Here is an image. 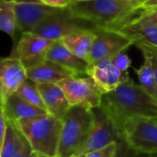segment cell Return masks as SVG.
Wrapping results in <instances>:
<instances>
[{"label": "cell", "instance_id": "7402d4cb", "mask_svg": "<svg viewBox=\"0 0 157 157\" xmlns=\"http://www.w3.org/2000/svg\"><path fill=\"white\" fill-rule=\"evenodd\" d=\"M16 94L20 97L23 100L28 102L29 104L41 109L46 111V108L44 102L42 100L40 92L38 87V84L34 81L28 78L17 90Z\"/></svg>", "mask_w": 157, "mask_h": 157}, {"label": "cell", "instance_id": "7a4b0ae2", "mask_svg": "<svg viewBox=\"0 0 157 157\" xmlns=\"http://www.w3.org/2000/svg\"><path fill=\"white\" fill-rule=\"evenodd\" d=\"M68 9L75 17L86 19L98 28L117 29L127 22L140 17L144 11L140 2L120 0H93L69 5Z\"/></svg>", "mask_w": 157, "mask_h": 157}, {"label": "cell", "instance_id": "d6a6232c", "mask_svg": "<svg viewBox=\"0 0 157 157\" xmlns=\"http://www.w3.org/2000/svg\"><path fill=\"white\" fill-rule=\"evenodd\" d=\"M120 1H122V2H140L139 0H120Z\"/></svg>", "mask_w": 157, "mask_h": 157}, {"label": "cell", "instance_id": "277c9868", "mask_svg": "<svg viewBox=\"0 0 157 157\" xmlns=\"http://www.w3.org/2000/svg\"><path fill=\"white\" fill-rule=\"evenodd\" d=\"M93 111L82 106H73L62 119V132L58 157L75 155L88 139L93 126Z\"/></svg>", "mask_w": 157, "mask_h": 157}, {"label": "cell", "instance_id": "4fadbf2b", "mask_svg": "<svg viewBox=\"0 0 157 157\" xmlns=\"http://www.w3.org/2000/svg\"><path fill=\"white\" fill-rule=\"evenodd\" d=\"M63 8L53 7L38 3H15L18 30L22 33L33 32L34 29L51 16Z\"/></svg>", "mask_w": 157, "mask_h": 157}, {"label": "cell", "instance_id": "2e32d148", "mask_svg": "<svg viewBox=\"0 0 157 157\" xmlns=\"http://www.w3.org/2000/svg\"><path fill=\"white\" fill-rule=\"evenodd\" d=\"M27 72L28 78L37 84H58L64 79L80 76L77 73L49 60L28 69Z\"/></svg>", "mask_w": 157, "mask_h": 157}, {"label": "cell", "instance_id": "4316f807", "mask_svg": "<svg viewBox=\"0 0 157 157\" xmlns=\"http://www.w3.org/2000/svg\"><path fill=\"white\" fill-rule=\"evenodd\" d=\"M136 47H138L142 51L143 53H145L150 57L152 67H153L154 74H155V77L157 83V50L150 49V48H147L144 46H136Z\"/></svg>", "mask_w": 157, "mask_h": 157}, {"label": "cell", "instance_id": "4dcf8cb0", "mask_svg": "<svg viewBox=\"0 0 157 157\" xmlns=\"http://www.w3.org/2000/svg\"><path fill=\"white\" fill-rule=\"evenodd\" d=\"M14 3L21 4V3H38V4H43L41 0H11Z\"/></svg>", "mask_w": 157, "mask_h": 157}, {"label": "cell", "instance_id": "d4e9b609", "mask_svg": "<svg viewBox=\"0 0 157 157\" xmlns=\"http://www.w3.org/2000/svg\"><path fill=\"white\" fill-rule=\"evenodd\" d=\"M112 63L121 72H128V69L132 65V61L129 56L124 52H121L111 59Z\"/></svg>", "mask_w": 157, "mask_h": 157}, {"label": "cell", "instance_id": "9a60e30c", "mask_svg": "<svg viewBox=\"0 0 157 157\" xmlns=\"http://www.w3.org/2000/svg\"><path fill=\"white\" fill-rule=\"evenodd\" d=\"M0 110L4 112L8 123L13 126H17L25 121L48 114L47 111L29 104L16 93L11 95L3 104H1Z\"/></svg>", "mask_w": 157, "mask_h": 157}, {"label": "cell", "instance_id": "7c38bea8", "mask_svg": "<svg viewBox=\"0 0 157 157\" xmlns=\"http://www.w3.org/2000/svg\"><path fill=\"white\" fill-rule=\"evenodd\" d=\"M86 75L95 81L103 94L110 93L121 84L131 80L129 73L119 70L109 59L89 64Z\"/></svg>", "mask_w": 157, "mask_h": 157}, {"label": "cell", "instance_id": "52a82bcc", "mask_svg": "<svg viewBox=\"0 0 157 157\" xmlns=\"http://www.w3.org/2000/svg\"><path fill=\"white\" fill-rule=\"evenodd\" d=\"M71 107L82 106L89 109L99 108L103 92L90 76H75L58 83Z\"/></svg>", "mask_w": 157, "mask_h": 157}, {"label": "cell", "instance_id": "e575fe53", "mask_svg": "<svg viewBox=\"0 0 157 157\" xmlns=\"http://www.w3.org/2000/svg\"><path fill=\"white\" fill-rule=\"evenodd\" d=\"M35 157H47V156H45V155H38V154H37Z\"/></svg>", "mask_w": 157, "mask_h": 157}, {"label": "cell", "instance_id": "ac0fdd59", "mask_svg": "<svg viewBox=\"0 0 157 157\" xmlns=\"http://www.w3.org/2000/svg\"><path fill=\"white\" fill-rule=\"evenodd\" d=\"M47 60L72 70L79 75H86V71L89 66L88 62L71 52L63 45L61 40H55L47 54Z\"/></svg>", "mask_w": 157, "mask_h": 157}, {"label": "cell", "instance_id": "d6986e66", "mask_svg": "<svg viewBox=\"0 0 157 157\" xmlns=\"http://www.w3.org/2000/svg\"><path fill=\"white\" fill-rule=\"evenodd\" d=\"M96 37L97 34L95 30L86 29L70 34L61 40L71 52L88 62Z\"/></svg>", "mask_w": 157, "mask_h": 157}, {"label": "cell", "instance_id": "836d02e7", "mask_svg": "<svg viewBox=\"0 0 157 157\" xmlns=\"http://www.w3.org/2000/svg\"><path fill=\"white\" fill-rule=\"evenodd\" d=\"M147 157H157V154H152V155H148Z\"/></svg>", "mask_w": 157, "mask_h": 157}, {"label": "cell", "instance_id": "8d00e7d4", "mask_svg": "<svg viewBox=\"0 0 157 157\" xmlns=\"http://www.w3.org/2000/svg\"><path fill=\"white\" fill-rule=\"evenodd\" d=\"M139 1H140L141 3H144V1H146V0H139Z\"/></svg>", "mask_w": 157, "mask_h": 157}, {"label": "cell", "instance_id": "ffe728a7", "mask_svg": "<svg viewBox=\"0 0 157 157\" xmlns=\"http://www.w3.org/2000/svg\"><path fill=\"white\" fill-rule=\"evenodd\" d=\"M144 62L139 69H134V72L138 77L139 85L155 99L157 100V83L155 77L154 70L152 67L150 57L143 53Z\"/></svg>", "mask_w": 157, "mask_h": 157}, {"label": "cell", "instance_id": "603a6c76", "mask_svg": "<svg viewBox=\"0 0 157 157\" xmlns=\"http://www.w3.org/2000/svg\"><path fill=\"white\" fill-rule=\"evenodd\" d=\"M21 139L22 133L15 126L8 123L5 141L0 145V157H14L20 146Z\"/></svg>", "mask_w": 157, "mask_h": 157}, {"label": "cell", "instance_id": "8fae6325", "mask_svg": "<svg viewBox=\"0 0 157 157\" xmlns=\"http://www.w3.org/2000/svg\"><path fill=\"white\" fill-rule=\"evenodd\" d=\"M28 79V72L16 56L3 58L0 62V100L3 104Z\"/></svg>", "mask_w": 157, "mask_h": 157}, {"label": "cell", "instance_id": "6da1fadb", "mask_svg": "<svg viewBox=\"0 0 157 157\" xmlns=\"http://www.w3.org/2000/svg\"><path fill=\"white\" fill-rule=\"evenodd\" d=\"M100 108L113 121L121 139L123 124L127 120L157 118V100L132 79L114 91L104 94Z\"/></svg>", "mask_w": 157, "mask_h": 157}, {"label": "cell", "instance_id": "f546056e", "mask_svg": "<svg viewBox=\"0 0 157 157\" xmlns=\"http://www.w3.org/2000/svg\"><path fill=\"white\" fill-rule=\"evenodd\" d=\"M142 6L144 8L157 6V0H146L144 3H142Z\"/></svg>", "mask_w": 157, "mask_h": 157}, {"label": "cell", "instance_id": "484cf974", "mask_svg": "<svg viewBox=\"0 0 157 157\" xmlns=\"http://www.w3.org/2000/svg\"><path fill=\"white\" fill-rule=\"evenodd\" d=\"M36 155L37 154L34 153V151H33L31 145L29 144V143L28 142V140L22 134L20 146L14 157H35Z\"/></svg>", "mask_w": 157, "mask_h": 157}, {"label": "cell", "instance_id": "d590c367", "mask_svg": "<svg viewBox=\"0 0 157 157\" xmlns=\"http://www.w3.org/2000/svg\"><path fill=\"white\" fill-rule=\"evenodd\" d=\"M79 1H81V2H86V1H93V0H79ZM78 1V2H79Z\"/></svg>", "mask_w": 157, "mask_h": 157}, {"label": "cell", "instance_id": "3957f363", "mask_svg": "<svg viewBox=\"0 0 157 157\" xmlns=\"http://www.w3.org/2000/svg\"><path fill=\"white\" fill-rule=\"evenodd\" d=\"M62 126V120L45 114L20 122L15 127L25 136L34 153L58 157Z\"/></svg>", "mask_w": 157, "mask_h": 157}, {"label": "cell", "instance_id": "e0dca14e", "mask_svg": "<svg viewBox=\"0 0 157 157\" xmlns=\"http://www.w3.org/2000/svg\"><path fill=\"white\" fill-rule=\"evenodd\" d=\"M38 87L47 113L62 120L71 108L63 88L58 84H38Z\"/></svg>", "mask_w": 157, "mask_h": 157}, {"label": "cell", "instance_id": "8992f818", "mask_svg": "<svg viewBox=\"0 0 157 157\" xmlns=\"http://www.w3.org/2000/svg\"><path fill=\"white\" fill-rule=\"evenodd\" d=\"M97 29L98 27L90 21L72 15L66 7L44 20L32 33L52 40H58L80 30H96Z\"/></svg>", "mask_w": 157, "mask_h": 157}, {"label": "cell", "instance_id": "83f0119b", "mask_svg": "<svg viewBox=\"0 0 157 157\" xmlns=\"http://www.w3.org/2000/svg\"><path fill=\"white\" fill-rule=\"evenodd\" d=\"M142 17L157 25V6L145 8L142 14Z\"/></svg>", "mask_w": 157, "mask_h": 157}, {"label": "cell", "instance_id": "cb8c5ba5", "mask_svg": "<svg viewBox=\"0 0 157 157\" xmlns=\"http://www.w3.org/2000/svg\"><path fill=\"white\" fill-rule=\"evenodd\" d=\"M118 152V143H112L108 146L91 152L84 157H116Z\"/></svg>", "mask_w": 157, "mask_h": 157}, {"label": "cell", "instance_id": "5b68a950", "mask_svg": "<svg viewBox=\"0 0 157 157\" xmlns=\"http://www.w3.org/2000/svg\"><path fill=\"white\" fill-rule=\"evenodd\" d=\"M122 141L140 154H157V118L127 120L122 128Z\"/></svg>", "mask_w": 157, "mask_h": 157}, {"label": "cell", "instance_id": "ba28073f", "mask_svg": "<svg viewBox=\"0 0 157 157\" xmlns=\"http://www.w3.org/2000/svg\"><path fill=\"white\" fill-rule=\"evenodd\" d=\"M92 111L94 120L90 135L85 144L75 155L76 157H84L86 155L102 149L112 143L122 141L115 124L100 107L92 109Z\"/></svg>", "mask_w": 157, "mask_h": 157}, {"label": "cell", "instance_id": "9c48e42d", "mask_svg": "<svg viewBox=\"0 0 157 157\" xmlns=\"http://www.w3.org/2000/svg\"><path fill=\"white\" fill-rule=\"evenodd\" d=\"M95 32L97 37L88 58L89 64L102 60H111L130 46L134 45L131 39L117 30L98 28Z\"/></svg>", "mask_w": 157, "mask_h": 157}, {"label": "cell", "instance_id": "5bb4252c", "mask_svg": "<svg viewBox=\"0 0 157 157\" xmlns=\"http://www.w3.org/2000/svg\"><path fill=\"white\" fill-rule=\"evenodd\" d=\"M113 30H117L131 39L135 46L157 50V25L142 15Z\"/></svg>", "mask_w": 157, "mask_h": 157}, {"label": "cell", "instance_id": "f1b7e54d", "mask_svg": "<svg viewBox=\"0 0 157 157\" xmlns=\"http://www.w3.org/2000/svg\"><path fill=\"white\" fill-rule=\"evenodd\" d=\"M41 2L44 5L59 8H66L69 6L68 0H41Z\"/></svg>", "mask_w": 157, "mask_h": 157}, {"label": "cell", "instance_id": "44dd1931", "mask_svg": "<svg viewBox=\"0 0 157 157\" xmlns=\"http://www.w3.org/2000/svg\"><path fill=\"white\" fill-rule=\"evenodd\" d=\"M0 29L11 38L18 29L15 3L11 0H0Z\"/></svg>", "mask_w": 157, "mask_h": 157}, {"label": "cell", "instance_id": "30bf717a", "mask_svg": "<svg viewBox=\"0 0 157 157\" xmlns=\"http://www.w3.org/2000/svg\"><path fill=\"white\" fill-rule=\"evenodd\" d=\"M55 40H52L32 32L22 33L17 44L14 56L17 57L26 69L33 68L47 60V54Z\"/></svg>", "mask_w": 157, "mask_h": 157}, {"label": "cell", "instance_id": "74e56055", "mask_svg": "<svg viewBox=\"0 0 157 157\" xmlns=\"http://www.w3.org/2000/svg\"><path fill=\"white\" fill-rule=\"evenodd\" d=\"M70 157H76L75 155H72V156H70Z\"/></svg>", "mask_w": 157, "mask_h": 157}, {"label": "cell", "instance_id": "1f68e13d", "mask_svg": "<svg viewBox=\"0 0 157 157\" xmlns=\"http://www.w3.org/2000/svg\"><path fill=\"white\" fill-rule=\"evenodd\" d=\"M79 0H68V2H69V5H73V4H75V3H77Z\"/></svg>", "mask_w": 157, "mask_h": 157}]
</instances>
